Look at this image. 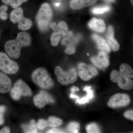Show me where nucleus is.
<instances>
[{
    "instance_id": "obj_1",
    "label": "nucleus",
    "mask_w": 133,
    "mask_h": 133,
    "mask_svg": "<svg viewBox=\"0 0 133 133\" xmlns=\"http://www.w3.org/2000/svg\"><path fill=\"white\" fill-rule=\"evenodd\" d=\"M52 13L49 3H44L41 5L36 16L37 24L42 32L47 31L52 19Z\"/></svg>"
},
{
    "instance_id": "obj_2",
    "label": "nucleus",
    "mask_w": 133,
    "mask_h": 133,
    "mask_svg": "<svg viewBox=\"0 0 133 133\" xmlns=\"http://www.w3.org/2000/svg\"><path fill=\"white\" fill-rule=\"evenodd\" d=\"M31 79L35 84L43 89H50L54 85V82L48 71L43 68H39L33 72Z\"/></svg>"
},
{
    "instance_id": "obj_3",
    "label": "nucleus",
    "mask_w": 133,
    "mask_h": 133,
    "mask_svg": "<svg viewBox=\"0 0 133 133\" xmlns=\"http://www.w3.org/2000/svg\"><path fill=\"white\" fill-rule=\"evenodd\" d=\"M57 80L63 85H66L74 83L77 78V73L75 68L65 71L61 67L57 66L55 70Z\"/></svg>"
},
{
    "instance_id": "obj_4",
    "label": "nucleus",
    "mask_w": 133,
    "mask_h": 133,
    "mask_svg": "<svg viewBox=\"0 0 133 133\" xmlns=\"http://www.w3.org/2000/svg\"><path fill=\"white\" fill-rule=\"evenodd\" d=\"M19 66L16 62L10 59L6 54L0 52V70L9 74H14L17 72Z\"/></svg>"
},
{
    "instance_id": "obj_5",
    "label": "nucleus",
    "mask_w": 133,
    "mask_h": 133,
    "mask_svg": "<svg viewBox=\"0 0 133 133\" xmlns=\"http://www.w3.org/2000/svg\"><path fill=\"white\" fill-rule=\"evenodd\" d=\"M110 79L114 83H117L119 87L123 90H129L133 88V81L116 70L111 72Z\"/></svg>"
},
{
    "instance_id": "obj_6",
    "label": "nucleus",
    "mask_w": 133,
    "mask_h": 133,
    "mask_svg": "<svg viewBox=\"0 0 133 133\" xmlns=\"http://www.w3.org/2000/svg\"><path fill=\"white\" fill-rule=\"evenodd\" d=\"M78 75L81 79L87 81L97 76L98 72L93 66L80 63L78 65Z\"/></svg>"
},
{
    "instance_id": "obj_7",
    "label": "nucleus",
    "mask_w": 133,
    "mask_h": 133,
    "mask_svg": "<svg viewBox=\"0 0 133 133\" xmlns=\"http://www.w3.org/2000/svg\"><path fill=\"white\" fill-rule=\"evenodd\" d=\"M130 102L129 96L125 94H116L112 96L108 102V105L112 108L125 106Z\"/></svg>"
},
{
    "instance_id": "obj_8",
    "label": "nucleus",
    "mask_w": 133,
    "mask_h": 133,
    "mask_svg": "<svg viewBox=\"0 0 133 133\" xmlns=\"http://www.w3.org/2000/svg\"><path fill=\"white\" fill-rule=\"evenodd\" d=\"M22 48L21 44L16 39L8 41L4 45L6 52L10 57L14 58H17L20 57Z\"/></svg>"
},
{
    "instance_id": "obj_9",
    "label": "nucleus",
    "mask_w": 133,
    "mask_h": 133,
    "mask_svg": "<svg viewBox=\"0 0 133 133\" xmlns=\"http://www.w3.org/2000/svg\"><path fill=\"white\" fill-rule=\"evenodd\" d=\"M34 104L39 108H42L49 103L55 102L53 98L46 92L41 91L39 94L34 97L33 99Z\"/></svg>"
},
{
    "instance_id": "obj_10",
    "label": "nucleus",
    "mask_w": 133,
    "mask_h": 133,
    "mask_svg": "<svg viewBox=\"0 0 133 133\" xmlns=\"http://www.w3.org/2000/svg\"><path fill=\"white\" fill-rule=\"evenodd\" d=\"M12 88V83L9 77L5 73L0 72V93H6Z\"/></svg>"
},
{
    "instance_id": "obj_11",
    "label": "nucleus",
    "mask_w": 133,
    "mask_h": 133,
    "mask_svg": "<svg viewBox=\"0 0 133 133\" xmlns=\"http://www.w3.org/2000/svg\"><path fill=\"white\" fill-rule=\"evenodd\" d=\"M97 1V0H71L70 6L73 9H80L94 5Z\"/></svg>"
},
{
    "instance_id": "obj_12",
    "label": "nucleus",
    "mask_w": 133,
    "mask_h": 133,
    "mask_svg": "<svg viewBox=\"0 0 133 133\" xmlns=\"http://www.w3.org/2000/svg\"><path fill=\"white\" fill-rule=\"evenodd\" d=\"M90 28L94 31L98 32H103L105 30L106 27L104 22L101 19L93 18L88 23Z\"/></svg>"
},
{
    "instance_id": "obj_13",
    "label": "nucleus",
    "mask_w": 133,
    "mask_h": 133,
    "mask_svg": "<svg viewBox=\"0 0 133 133\" xmlns=\"http://www.w3.org/2000/svg\"><path fill=\"white\" fill-rule=\"evenodd\" d=\"M114 29L112 26H109L108 29L107 39L108 43L112 49L115 51L118 50L119 45L114 37Z\"/></svg>"
},
{
    "instance_id": "obj_14",
    "label": "nucleus",
    "mask_w": 133,
    "mask_h": 133,
    "mask_svg": "<svg viewBox=\"0 0 133 133\" xmlns=\"http://www.w3.org/2000/svg\"><path fill=\"white\" fill-rule=\"evenodd\" d=\"M16 39L21 43L22 47H28L31 44V36L27 32H20L17 34Z\"/></svg>"
},
{
    "instance_id": "obj_15",
    "label": "nucleus",
    "mask_w": 133,
    "mask_h": 133,
    "mask_svg": "<svg viewBox=\"0 0 133 133\" xmlns=\"http://www.w3.org/2000/svg\"><path fill=\"white\" fill-rule=\"evenodd\" d=\"M92 37L94 41L96 42L99 49L107 52H110L111 49L110 47L107 43L106 42L104 38L95 34L93 35Z\"/></svg>"
},
{
    "instance_id": "obj_16",
    "label": "nucleus",
    "mask_w": 133,
    "mask_h": 133,
    "mask_svg": "<svg viewBox=\"0 0 133 133\" xmlns=\"http://www.w3.org/2000/svg\"><path fill=\"white\" fill-rule=\"evenodd\" d=\"M14 86L18 87L21 90L22 96H30L32 92L30 88L24 81L22 79H19L15 83Z\"/></svg>"
},
{
    "instance_id": "obj_17",
    "label": "nucleus",
    "mask_w": 133,
    "mask_h": 133,
    "mask_svg": "<svg viewBox=\"0 0 133 133\" xmlns=\"http://www.w3.org/2000/svg\"><path fill=\"white\" fill-rule=\"evenodd\" d=\"M23 17V11L21 8L18 7L13 10L10 15V21L13 23H17Z\"/></svg>"
},
{
    "instance_id": "obj_18",
    "label": "nucleus",
    "mask_w": 133,
    "mask_h": 133,
    "mask_svg": "<svg viewBox=\"0 0 133 133\" xmlns=\"http://www.w3.org/2000/svg\"><path fill=\"white\" fill-rule=\"evenodd\" d=\"M17 23L18 28L21 30H27L31 28L33 25V22L30 19L24 17L22 18Z\"/></svg>"
},
{
    "instance_id": "obj_19",
    "label": "nucleus",
    "mask_w": 133,
    "mask_h": 133,
    "mask_svg": "<svg viewBox=\"0 0 133 133\" xmlns=\"http://www.w3.org/2000/svg\"><path fill=\"white\" fill-rule=\"evenodd\" d=\"M97 58L99 63L103 69L107 68L109 65V58L105 52L100 51L97 57Z\"/></svg>"
},
{
    "instance_id": "obj_20",
    "label": "nucleus",
    "mask_w": 133,
    "mask_h": 133,
    "mask_svg": "<svg viewBox=\"0 0 133 133\" xmlns=\"http://www.w3.org/2000/svg\"><path fill=\"white\" fill-rule=\"evenodd\" d=\"M119 72L129 78H133V70L128 64L125 63L122 64L120 67Z\"/></svg>"
},
{
    "instance_id": "obj_21",
    "label": "nucleus",
    "mask_w": 133,
    "mask_h": 133,
    "mask_svg": "<svg viewBox=\"0 0 133 133\" xmlns=\"http://www.w3.org/2000/svg\"><path fill=\"white\" fill-rule=\"evenodd\" d=\"M22 127L25 133H37V127L35 120H32L29 124L22 125Z\"/></svg>"
},
{
    "instance_id": "obj_22",
    "label": "nucleus",
    "mask_w": 133,
    "mask_h": 133,
    "mask_svg": "<svg viewBox=\"0 0 133 133\" xmlns=\"http://www.w3.org/2000/svg\"><path fill=\"white\" fill-rule=\"evenodd\" d=\"M55 31H57L60 33L61 36L64 37L66 35L69 30V28L66 23L64 21L59 22L56 25L55 30Z\"/></svg>"
},
{
    "instance_id": "obj_23",
    "label": "nucleus",
    "mask_w": 133,
    "mask_h": 133,
    "mask_svg": "<svg viewBox=\"0 0 133 133\" xmlns=\"http://www.w3.org/2000/svg\"><path fill=\"white\" fill-rule=\"evenodd\" d=\"M79 39L78 37H74L72 32H70L68 33L66 37L64 38L62 41V44L64 45H67L69 44H73L74 45L77 42Z\"/></svg>"
},
{
    "instance_id": "obj_24",
    "label": "nucleus",
    "mask_w": 133,
    "mask_h": 133,
    "mask_svg": "<svg viewBox=\"0 0 133 133\" xmlns=\"http://www.w3.org/2000/svg\"><path fill=\"white\" fill-rule=\"evenodd\" d=\"M28 0H2V1L6 5H10L13 8L19 7L23 3L26 2Z\"/></svg>"
},
{
    "instance_id": "obj_25",
    "label": "nucleus",
    "mask_w": 133,
    "mask_h": 133,
    "mask_svg": "<svg viewBox=\"0 0 133 133\" xmlns=\"http://www.w3.org/2000/svg\"><path fill=\"white\" fill-rule=\"evenodd\" d=\"M10 90V95L15 100L20 99L22 96L21 90L18 87L14 86Z\"/></svg>"
},
{
    "instance_id": "obj_26",
    "label": "nucleus",
    "mask_w": 133,
    "mask_h": 133,
    "mask_svg": "<svg viewBox=\"0 0 133 133\" xmlns=\"http://www.w3.org/2000/svg\"><path fill=\"white\" fill-rule=\"evenodd\" d=\"M111 9V7L109 6L96 7L93 8L91 10V12L94 14H101L105 12H108Z\"/></svg>"
},
{
    "instance_id": "obj_27",
    "label": "nucleus",
    "mask_w": 133,
    "mask_h": 133,
    "mask_svg": "<svg viewBox=\"0 0 133 133\" xmlns=\"http://www.w3.org/2000/svg\"><path fill=\"white\" fill-rule=\"evenodd\" d=\"M48 126L51 127H56L60 126L62 124V120L55 116H50L48 121Z\"/></svg>"
},
{
    "instance_id": "obj_28",
    "label": "nucleus",
    "mask_w": 133,
    "mask_h": 133,
    "mask_svg": "<svg viewBox=\"0 0 133 133\" xmlns=\"http://www.w3.org/2000/svg\"><path fill=\"white\" fill-rule=\"evenodd\" d=\"M80 129V126L78 122H73L69 124L66 129L70 133H78Z\"/></svg>"
},
{
    "instance_id": "obj_29",
    "label": "nucleus",
    "mask_w": 133,
    "mask_h": 133,
    "mask_svg": "<svg viewBox=\"0 0 133 133\" xmlns=\"http://www.w3.org/2000/svg\"><path fill=\"white\" fill-rule=\"evenodd\" d=\"M62 36L60 33L57 31H55L52 33L51 37V43L53 46H57Z\"/></svg>"
},
{
    "instance_id": "obj_30",
    "label": "nucleus",
    "mask_w": 133,
    "mask_h": 133,
    "mask_svg": "<svg viewBox=\"0 0 133 133\" xmlns=\"http://www.w3.org/2000/svg\"><path fill=\"white\" fill-rule=\"evenodd\" d=\"M86 130L87 133L100 132L99 127L95 123H91L88 125L86 127Z\"/></svg>"
},
{
    "instance_id": "obj_31",
    "label": "nucleus",
    "mask_w": 133,
    "mask_h": 133,
    "mask_svg": "<svg viewBox=\"0 0 133 133\" xmlns=\"http://www.w3.org/2000/svg\"><path fill=\"white\" fill-rule=\"evenodd\" d=\"M8 8L6 5H3L0 7V18L3 21H6L8 18V14L6 11Z\"/></svg>"
},
{
    "instance_id": "obj_32",
    "label": "nucleus",
    "mask_w": 133,
    "mask_h": 133,
    "mask_svg": "<svg viewBox=\"0 0 133 133\" xmlns=\"http://www.w3.org/2000/svg\"><path fill=\"white\" fill-rule=\"evenodd\" d=\"M48 126V121L43 119H40L37 122V128L40 130H43Z\"/></svg>"
},
{
    "instance_id": "obj_33",
    "label": "nucleus",
    "mask_w": 133,
    "mask_h": 133,
    "mask_svg": "<svg viewBox=\"0 0 133 133\" xmlns=\"http://www.w3.org/2000/svg\"><path fill=\"white\" fill-rule=\"evenodd\" d=\"M66 46V48L65 50V53L68 55H72L74 54L76 51L75 45L73 44H69Z\"/></svg>"
},
{
    "instance_id": "obj_34",
    "label": "nucleus",
    "mask_w": 133,
    "mask_h": 133,
    "mask_svg": "<svg viewBox=\"0 0 133 133\" xmlns=\"http://www.w3.org/2000/svg\"><path fill=\"white\" fill-rule=\"evenodd\" d=\"M91 87L90 86H86L84 88V90L87 92V97L90 99H92L94 97V91L91 89Z\"/></svg>"
},
{
    "instance_id": "obj_35",
    "label": "nucleus",
    "mask_w": 133,
    "mask_h": 133,
    "mask_svg": "<svg viewBox=\"0 0 133 133\" xmlns=\"http://www.w3.org/2000/svg\"><path fill=\"white\" fill-rule=\"evenodd\" d=\"M90 101V99L87 97H85L82 98L81 99L76 100V102L78 103L79 105L83 104L86 103H88Z\"/></svg>"
},
{
    "instance_id": "obj_36",
    "label": "nucleus",
    "mask_w": 133,
    "mask_h": 133,
    "mask_svg": "<svg viewBox=\"0 0 133 133\" xmlns=\"http://www.w3.org/2000/svg\"><path fill=\"white\" fill-rule=\"evenodd\" d=\"M133 110H129L126 112L124 113V116L127 119H129L133 121Z\"/></svg>"
},
{
    "instance_id": "obj_37",
    "label": "nucleus",
    "mask_w": 133,
    "mask_h": 133,
    "mask_svg": "<svg viewBox=\"0 0 133 133\" xmlns=\"http://www.w3.org/2000/svg\"><path fill=\"white\" fill-rule=\"evenodd\" d=\"M91 60L95 66H97L100 69H103L101 65L99 63L97 59V57H92L91 58Z\"/></svg>"
},
{
    "instance_id": "obj_38",
    "label": "nucleus",
    "mask_w": 133,
    "mask_h": 133,
    "mask_svg": "<svg viewBox=\"0 0 133 133\" xmlns=\"http://www.w3.org/2000/svg\"><path fill=\"white\" fill-rule=\"evenodd\" d=\"M64 132L63 131L60 129H57L53 128L50 130H49L47 131V133H63Z\"/></svg>"
},
{
    "instance_id": "obj_39",
    "label": "nucleus",
    "mask_w": 133,
    "mask_h": 133,
    "mask_svg": "<svg viewBox=\"0 0 133 133\" xmlns=\"http://www.w3.org/2000/svg\"><path fill=\"white\" fill-rule=\"evenodd\" d=\"M10 132V130L8 127H4L0 130V133H9Z\"/></svg>"
},
{
    "instance_id": "obj_40",
    "label": "nucleus",
    "mask_w": 133,
    "mask_h": 133,
    "mask_svg": "<svg viewBox=\"0 0 133 133\" xmlns=\"http://www.w3.org/2000/svg\"><path fill=\"white\" fill-rule=\"evenodd\" d=\"M3 114H4V113L0 112V125H2L4 123Z\"/></svg>"
},
{
    "instance_id": "obj_41",
    "label": "nucleus",
    "mask_w": 133,
    "mask_h": 133,
    "mask_svg": "<svg viewBox=\"0 0 133 133\" xmlns=\"http://www.w3.org/2000/svg\"><path fill=\"white\" fill-rule=\"evenodd\" d=\"M79 88L78 87H72L71 89V93L73 94L75 93L76 91H79Z\"/></svg>"
},
{
    "instance_id": "obj_42",
    "label": "nucleus",
    "mask_w": 133,
    "mask_h": 133,
    "mask_svg": "<svg viewBox=\"0 0 133 133\" xmlns=\"http://www.w3.org/2000/svg\"><path fill=\"white\" fill-rule=\"evenodd\" d=\"M70 97L71 98L76 99V100H77L79 99V97L78 96L74 95L73 94L71 93L70 95Z\"/></svg>"
},
{
    "instance_id": "obj_43",
    "label": "nucleus",
    "mask_w": 133,
    "mask_h": 133,
    "mask_svg": "<svg viewBox=\"0 0 133 133\" xmlns=\"http://www.w3.org/2000/svg\"><path fill=\"white\" fill-rule=\"evenodd\" d=\"M104 1H105L107 2H114L115 0H104Z\"/></svg>"
},
{
    "instance_id": "obj_44",
    "label": "nucleus",
    "mask_w": 133,
    "mask_h": 133,
    "mask_svg": "<svg viewBox=\"0 0 133 133\" xmlns=\"http://www.w3.org/2000/svg\"><path fill=\"white\" fill-rule=\"evenodd\" d=\"M59 5H60V4H59V3H57L55 4V6H56L58 7L59 6Z\"/></svg>"
},
{
    "instance_id": "obj_45",
    "label": "nucleus",
    "mask_w": 133,
    "mask_h": 133,
    "mask_svg": "<svg viewBox=\"0 0 133 133\" xmlns=\"http://www.w3.org/2000/svg\"><path fill=\"white\" fill-rule=\"evenodd\" d=\"M131 3H132V5H133V0H131Z\"/></svg>"
},
{
    "instance_id": "obj_46",
    "label": "nucleus",
    "mask_w": 133,
    "mask_h": 133,
    "mask_svg": "<svg viewBox=\"0 0 133 133\" xmlns=\"http://www.w3.org/2000/svg\"><path fill=\"white\" fill-rule=\"evenodd\" d=\"M56 1H61V0H56Z\"/></svg>"
},
{
    "instance_id": "obj_47",
    "label": "nucleus",
    "mask_w": 133,
    "mask_h": 133,
    "mask_svg": "<svg viewBox=\"0 0 133 133\" xmlns=\"http://www.w3.org/2000/svg\"><path fill=\"white\" fill-rule=\"evenodd\" d=\"M0 36H1V31H0Z\"/></svg>"
}]
</instances>
